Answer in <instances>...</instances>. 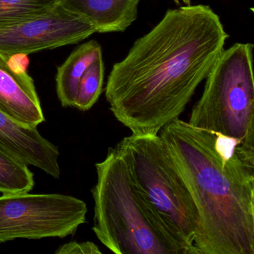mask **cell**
<instances>
[{"mask_svg":"<svg viewBox=\"0 0 254 254\" xmlns=\"http://www.w3.org/2000/svg\"><path fill=\"white\" fill-rule=\"evenodd\" d=\"M87 206L69 194H3L0 196V243L16 239H64L87 222Z\"/></svg>","mask_w":254,"mask_h":254,"instance_id":"cell-6","label":"cell"},{"mask_svg":"<svg viewBox=\"0 0 254 254\" xmlns=\"http://www.w3.org/2000/svg\"><path fill=\"white\" fill-rule=\"evenodd\" d=\"M141 0H59V5L87 20L99 33L124 32L137 18Z\"/></svg>","mask_w":254,"mask_h":254,"instance_id":"cell-10","label":"cell"},{"mask_svg":"<svg viewBox=\"0 0 254 254\" xmlns=\"http://www.w3.org/2000/svg\"><path fill=\"white\" fill-rule=\"evenodd\" d=\"M56 254H100L102 251L99 247L92 242H71L61 245Z\"/></svg>","mask_w":254,"mask_h":254,"instance_id":"cell-15","label":"cell"},{"mask_svg":"<svg viewBox=\"0 0 254 254\" xmlns=\"http://www.w3.org/2000/svg\"><path fill=\"white\" fill-rule=\"evenodd\" d=\"M59 2V0H0V28L43 15Z\"/></svg>","mask_w":254,"mask_h":254,"instance_id":"cell-13","label":"cell"},{"mask_svg":"<svg viewBox=\"0 0 254 254\" xmlns=\"http://www.w3.org/2000/svg\"><path fill=\"white\" fill-rule=\"evenodd\" d=\"M35 186L34 174L20 159L0 148V193L29 192Z\"/></svg>","mask_w":254,"mask_h":254,"instance_id":"cell-12","label":"cell"},{"mask_svg":"<svg viewBox=\"0 0 254 254\" xmlns=\"http://www.w3.org/2000/svg\"><path fill=\"white\" fill-rule=\"evenodd\" d=\"M95 32L87 20L58 5L39 17L0 28V53L28 56L77 44Z\"/></svg>","mask_w":254,"mask_h":254,"instance_id":"cell-7","label":"cell"},{"mask_svg":"<svg viewBox=\"0 0 254 254\" xmlns=\"http://www.w3.org/2000/svg\"><path fill=\"white\" fill-rule=\"evenodd\" d=\"M0 107L23 123L38 127L45 122L41 100L27 70L11 66L0 53Z\"/></svg>","mask_w":254,"mask_h":254,"instance_id":"cell-9","label":"cell"},{"mask_svg":"<svg viewBox=\"0 0 254 254\" xmlns=\"http://www.w3.org/2000/svg\"><path fill=\"white\" fill-rule=\"evenodd\" d=\"M0 148L55 179L61 178L60 151L58 146L44 137L38 127L20 121L1 107Z\"/></svg>","mask_w":254,"mask_h":254,"instance_id":"cell-8","label":"cell"},{"mask_svg":"<svg viewBox=\"0 0 254 254\" xmlns=\"http://www.w3.org/2000/svg\"><path fill=\"white\" fill-rule=\"evenodd\" d=\"M116 148L130 184L172 254H197V206L160 135L131 134Z\"/></svg>","mask_w":254,"mask_h":254,"instance_id":"cell-3","label":"cell"},{"mask_svg":"<svg viewBox=\"0 0 254 254\" xmlns=\"http://www.w3.org/2000/svg\"><path fill=\"white\" fill-rule=\"evenodd\" d=\"M159 135L198 211L197 254H254V150L179 118Z\"/></svg>","mask_w":254,"mask_h":254,"instance_id":"cell-2","label":"cell"},{"mask_svg":"<svg viewBox=\"0 0 254 254\" xmlns=\"http://www.w3.org/2000/svg\"><path fill=\"white\" fill-rule=\"evenodd\" d=\"M253 50L251 43H238L223 50L188 123L254 150Z\"/></svg>","mask_w":254,"mask_h":254,"instance_id":"cell-5","label":"cell"},{"mask_svg":"<svg viewBox=\"0 0 254 254\" xmlns=\"http://www.w3.org/2000/svg\"><path fill=\"white\" fill-rule=\"evenodd\" d=\"M102 56L100 44L90 41L75 49L58 68L56 90L64 108H75L78 84L83 75L97 58Z\"/></svg>","mask_w":254,"mask_h":254,"instance_id":"cell-11","label":"cell"},{"mask_svg":"<svg viewBox=\"0 0 254 254\" xmlns=\"http://www.w3.org/2000/svg\"><path fill=\"white\" fill-rule=\"evenodd\" d=\"M105 66L102 56L90 65L78 84L75 108L81 111L91 109L102 94Z\"/></svg>","mask_w":254,"mask_h":254,"instance_id":"cell-14","label":"cell"},{"mask_svg":"<svg viewBox=\"0 0 254 254\" xmlns=\"http://www.w3.org/2000/svg\"><path fill=\"white\" fill-rule=\"evenodd\" d=\"M96 169L93 231L101 243L117 254H172L133 190L116 147Z\"/></svg>","mask_w":254,"mask_h":254,"instance_id":"cell-4","label":"cell"},{"mask_svg":"<svg viewBox=\"0 0 254 254\" xmlns=\"http://www.w3.org/2000/svg\"><path fill=\"white\" fill-rule=\"evenodd\" d=\"M228 38L207 5L169 10L113 66L105 88L113 115L131 134H158L185 111Z\"/></svg>","mask_w":254,"mask_h":254,"instance_id":"cell-1","label":"cell"},{"mask_svg":"<svg viewBox=\"0 0 254 254\" xmlns=\"http://www.w3.org/2000/svg\"><path fill=\"white\" fill-rule=\"evenodd\" d=\"M177 4L180 3V0H174ZM183 2L186 4V5H190L191 4V0H183Z\"/></svg>","mask_w":254,"mask_h":254,"instance_id":"cell-16","label":"cell"}]
</instances>
